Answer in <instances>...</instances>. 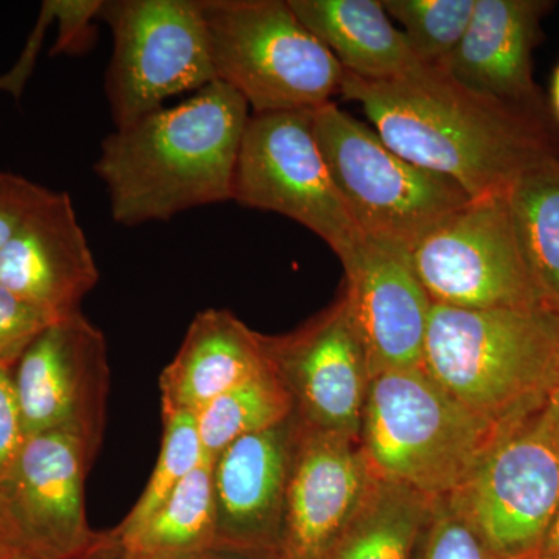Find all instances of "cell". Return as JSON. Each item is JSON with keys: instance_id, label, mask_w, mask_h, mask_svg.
I'll use <instances>...</instances> for the list:
<instances>
[{"instance_id": "obj_1", "label": "cell", "mask_w": 559, "mask_h": 559, "mask_svg": "<svg viewBox=\"0 0 559 559\" xmlns=\"http://www.w3.org/2000/svg\"><path fill=\"white\" fill-rule=\"evenodd\" d=\"M340 94L362 106L385 145L471 200L509 193L522 173L555 156L533 112L477 94L439 66L382 81L345 73Z\"/></svg>"}, {"instance_id": "obj_2", "label": "cell", "mask_w": 559, "mask_h": 559, "mask_svg": "<svg viewBox=\"0 0 559 559\" xmlns=\"http://www.w3.org/2000/svg\"><path fill=\"white\" fill-rule=\"evenodd\" d=\"M249 119L245 98L213 81L189 100L114 131L94 165L112 219L140 226L231 201Z\"/></svg>"}, {"instance_id": "obj_3", "label": "cell", "mask_w": 559, "mask_h": 559, "mask_svg": "<svg viewBox=\"0 0 559 559\" xmlns=\"http://www.w3.org/2000/svg\"><path fill=\"white\" fill-rule=\"evenodd\" d=\"M421 367L474 414L510 428L559 384V319L544 310L432 305Z\"/></svg>"}, {"instance_id": "obj_4", "label": "cell", "mask_w": 559, "mask_h": 559, "mask_svg": "<svg viewBox=\"0 0 559 559\" xmlns=\"http://www.w3.org/2000/svg\"><path fill=\"white\" fill-rule=\"evenodd\" d=\"M503 430L415 367L371 377L359 443L378 480L447 498Z\"/></svg>"}, {"instance_id": "obj_5", "label": "cell", "mask_w": 559, "mask_h": 559, "mask_svg": "<svg viewBox=\"0 0 559 559\" xmlns=\"http://www.w3.org/2000/svg\"><path fill=\"white\" fill-rule=\"evenodd\" d=\"M216 81L253 114L318 109L340 94L344 69L288 0H201Z\"/></svg>"}, {"instance_id": "obj_6", "label": "cell", "mask_w": 559, "mask_h": 559, "mask_svg": "<svg viewBox=\"0 0 559 559\" xmlns=\"http://www.w3.org/2000/svg\"><path fill=\"white\" fill-rule=\"evenodd\" d=\"M331 178L360 234L411 250L471 198L447 176L404 159L333 102L312 110Z\"/></svg>"}, {"instance_id": "obj_7", "label": "cell", "mask_w": 559, "mask_h": 559, "mask_svg": "<svg viewBox=\"0 0 559 559\" xmlns=\"http://www.w3.org/2000/svg\"><path fill=\"white\" fill-rule=\"evenodd\" d=\"M498 559H538L559 510V419L549 404L500 433L447 496Z\"/></svg>"}, {"instance_id": "obj_8", "label": "cell", "mask_w": 559, "mask_h": 559, "mask_svg": "<svg viewBox=\"0 0 559 559\" xmlns=\"http://www.w3.org/2000/svg\"><path fill=\"white\" fill-rule=\"evenodd\" d=\"M100 20L114 40L105 91L116 130L216 81L201 0H108Z\"/></svg>"}, {"instance_id": "obj_9", "label": "cell", "mask_w": 559, "mask_h": 559, "mask_svg": "<svg viewBox=\"0 0 559 559\" xmlns=\"http://www.w3.org/2000/svg\"><path fill=\"white\" fill-rule=\"evenodd\" d=\"M312 110L252 114L235 168L231 201L296 221L348 259L364 240L314 134Z\"/></svg>"}, {"instance_id": "obj_10", "label": "cell", "mask_w": 559, "mask_h": 559, "mask_svg": "<svg viewBox=\"0 0 559 559\" xmlns=\"http://www.w3.org/2000/svg\"><path fill=\"white\" fill-rule=\"evenodd\" d=\"M433 305L459 310H540L506 194L471 200L409 250Z\"/></svg>"}, {"instance_id": "obj_11", "label": "cell", "mask_w": 559, "mask_h": 559, "mask_svg": "<svg viewBox=\"0 0 559 559\" xmlns=\"http://www.w3.org/2000/svg\"><path fill=\"white\" fill-rule=\"evenodd\" d=\"M98 450L68 429L25 439L0 480V518L11 549L38 559H76L94 543L84 487Z\"/></svg>"}, {"instance_id": "obj_12", "label": "cell", "mask_w": 559, "mask_h": 559, "mask_svg": "<svg viewBox=\"0 0 559 559\" xmlns=\"http://www.w3.org/2000/svg\"><path fill=\"white\" fill-rule=\"evenodd\" d=\"M109 382L102 331L81 311L55 320L13 367L25 436L68 429L100 447Z\"/></svg>"}, {"instance_id": "obj_13", "label": "cell", "mask_w": 559, "mask_h": 559, "mask_svg": "<svg viewBox=\"0 0 559 559\" xmlns=\"http://www.w3.org/2000/svg\"><path fill=\"white\" fill-rule=\"evenodd\" d=\"M305 428L359 439L371 370L344 297L283 336H264Z\"/></svg>"}, {"instance_id": "obj_14", "label": "cell", "mask_w": 559, "mask_h": 559, "mask_svg": "<svg viewBox=\"0 0 559 559\" xmlns=\"http://www.w3.org/2000/svg\"><path fill=\"white\" fill-rule=\"evenodd\" d=\"M377 480L359 439L305 428L296 419L278 559L322 558Z\"/></svg>"}, {"instance_id": "obj_15", "label": "cell", "mask_w": 559, "mask_h": 559, "mask_svg": "<svg viewBox=\"0 0 559 559\" xmlns=\"http://www.w3.org/2000/svg\"><path fill=\"white\" fill-rule=\"evenodd\" d=\"M344 297L371 377L421 367L432 300L411 263L409 250L364 237L342 261Z\"/></svg>"}, {"instance_id": "obj_16", "label": "cell", "mask_w": 559, "mask_h": 559, "mask_svg": "<svg viewBox=\"0 0 559 559\" xmlns=\"http://www.w3.org/2000/svg\"><path fill=\"white\" fill-rule=\"evenodd\" d=\"M294 439L293 415L213 460L216 547L278 558Z\"/></svg>"}, {"instance_id": "obj_17", "label": "cell", "mask_w": 559, "mask_h": 559, "mask_svg": "<svg viewBox=\"0 0 559 559\" xmlns=\"http://www.w3.org/2000/svg\"><path fill=\"white\" fill-rule=\"evenodd\" d=\"M100 280L68 191H51L0 250V283L55 318L80 311Z\"/></svg>"}, {"instance_id": "obj_18", "label": "cell", "mask_w": 559, "mask_h": 559, "mask_svg": "<svg viewBox=\"0 0 559 559\" xmlns=\"http://www.w3.org/2000/svg\"><path fill=\"white\" fill-rule=\"evenodd\" d=\"M550 3L539 0H476L465 36L439 66L468 90L535 112L532 51Z\"/></svg>"}, {"instance_id": "obj_19", "label": "cell", "mask_w": 559, "mask_h": 559, "mask_svg": "<svg viewBox=\"0 0 559 559\" xmlns=\"http://www.w3.org/2000/svg\"><path fill=\"white\" fill-rule=\"evenodd\" d=\"M272 366L264 334L227 310L201 311L162 371V414L197 415L213 400Z\"/></svg>"}, {"instance_id": "obj_20", "label": "cell", "mask_w": 559, "mask_h": 559, "mask_svg": "<svg viewBox=\"0 0 559 559\" xmlns=\"http://www.w3.org/2000/svg\"><path fill=\"white\" fill-rule=\"evenodd\" d=\"M308 32L348 75L395 79L421 64L380 0H288Z\"/></svg>"}, {"instance_id": "obj_21", "label": "cell", "mask_w": 559, "mask_h": 559, "mask_svg": "<svg viewBox=\"0 0 559 559\" xmlns=\"http://www.w3.org/2000/svg\"><path fill=\"white\" fill-rule=\"evenodd\" d=\"M507 198L540 310L559 319V157L522 173Z\"/></svg>"}, {"instance_id": "obj_22", "label": "cell", "mask_w": 559, "mask_h": 559, "mask_svg": "<svg viewBox=\"0 0 559 559\" xmlns=\"http://www.w3.org/2000/svg\"><path fill=\"white\" fill-rule=\"evenodd\" d=\"M377 480L348 527L320 559H415L436 500Z\"/></svg>"}, {"instance_id": "obj_23", "label": "cell", "mask_w": 559, "mask_h": 559, "mask_svg": "<svg viewBox=\"0 0 559 559\" xmlns=\"http://www.w3.org/2000/svg\"><path fill=\"white\" fill-rule=\"evenodd\" d=\"M117 538L153 559H198L215 549L213 462L204 460L138 532Z\"/></svg>"}, {"instance_id": "obj_24", "label": "cell", "mask_w": 559, "mask_h": 559, "mask_svg": "<svg viewBox=\"0 0 559 559\" xmlns=\"http://www.w3.org/2000/svg\"><path fill=\"white\" fill-rule=\"evenodd\" d=\"M293 414V396L271 366L198 412L205 459L213 462L234 441L277 426Z\"/></svg>"}, {"instance_id": "obj_25", "label": "cell", "mask_w": 559, "mask_h": 559, "mask_svg": "<svg viewBox=\"0 0 559 559\" xmlns=\"http://www.w3.org/2000/svg\"><path fill=\"white\" fill-rule=\"evenodd\" d=\"M164 418V437L159 459L154 466L146 488L132 507L128 516L112 528L120 538H128L132 533L148 522L150 518L167 502L175 489L204 462L197 415L190 412H171L162 414Z\"/></svg>"}, {"instance_id": "obj_26", "label": "cell", "mask_w": 559, "mask_h": 559, "mask_svg": "<svg viewBox=\"0 0 559 559\" xmlns=\"http://www.w3.org/2000/svg\"><path fill=\"white\" fill-rule=\"evenodd\" d=\"M421 64L441 66L468 31L476 0H382Z\"/></svg>"}, {"instance_id": "obj_27", "label": "cell", "mask_w": 559, "mask_h": 559, "mask_svg": "<svg viewBox=\"0 0 559 559\" xmlns=\"http://www.w3.org/2000/svg\"><path fill=\"white\" fill-rule=\"evenodd\" d=\"M415 559H498L448 498H439Z\"/></svg>"}, {"instance_id": "obj_28", "label": "cell", "mask_w": 559, "mask_h": 559, "mask_svg": "<svg viewBox=\"0 0 559 559\" xmlns=\"http://www.w3.org/2000/svg\"><path fill=\"white\" fill-rule=\"evenodd\" d=\"M61 318L22 299L0 283V366L13 369L22 353Z\"/></svg>"}, {"instance_id": "obj_29", "label": "cell", "mask_w": 559, "mask_h": 559, "mask_svg": "<svg viewBox=\"0 0 559 559\" xmlns=\"http://www.w3.org/2000/svg\"><path fill=\"white\" fill-rule=\"evenodd\" d=\"M58 36L51 55H80L92 44V21L100 17L103 0H50Z\"/></svg>"}, {"instance_id": "obj_30", "label": "cell", "mask_w": 559, "mask_h": 559, "mask_svg": "<svg viewBox=\"0 0 559 559\" xmlns=\"http://www.w3.org/2000/svg\"><path fill=\"white\" fill-rule=\"evenodd\" d=\"M49 193V189L24 176L0 171V250Z\"/></svg>"}, {"instance_id": "obj_31", "label": "cell", "mask_w": 559, "mask_h": 559, "mask_svg": "<svg viewBox=\"0 0 559 559\" xmlns=\"http://www.w3.org/2000/svg\"><path fill=\"white\" fill-rule=\"evenodd\" d=\"M20 404L13 384V369L0 366V480L24 444Z\"/></svg>"}, {"instance_id": "obj_32", "label": "cell", "mask_w": 559, "mask_h": 559, "mask_svg": "<svg viewBox=\"0 0 559 559\" xmlns=\"http://www.w3.org/2000/svg\"><path fill=\"white\" fill-rule=\"evenodd\" d=\"M53 22L55 16L50 0H46L43 3V9H40L35 31H33L31 38H28L27 47H25L20 61H17L13 70L0 76V91L9 92L11 97L14 98L21 97L25 83H27L28 76L32 75L33 69H35L36 57H38L40 46H43L44 33Z\"/></svg>"}, {"instance_id": "obj_33", "label": "cell", "mask_w": 559, "mask_h": 559, "mask_svg": "<svg viewBox=\"0 0 559 559\" xmlns=\"http://www.w3.org/2000/svg\"><path fill=\"white\" fill-rule=\"evenodd\" d=\"M76 559H153L121 543L112 530L97 533L94 543Z\"/></svg>"}, {"instance_id": "obj_34", "label": "cell", "mask_w": 559, "mask_h": 559, "mask_svg": "<svg viewBox=\"0 0 559 559\" xmlns=\"http://www.w3.org/2000/svg\"><path fill=\"white\" fill-rule=\"evenodd\" d=\"M198 559H278L275 557H266V555L248 554V551L223 549V547H215V549L207 551Z\"/></svg>"}, {"instance_id": "obj_35", "label": "cell", "mask_w": 559, "mask_h": 559, "mask_svg": "<svg viewBox=\"0 0 559 559\" xmlns=\"http://www.w3.org/2000/svg\"><path fill=\"white\" fill-rule=\"evenodd\" d=\"M557 554H559V510L555 514L554 521H551L549 532H547L546 539H544L543 551H540V555Z\"/></svg>"}, {"instance_id": "obj_36", "label": "cell", "mask_w": 559, "mask_h": 559, "mask_svg": "<svg viewBox=\"0 0 559 559\" xmlns=\"http://www.w3.org/2000/svg\"><path fill=\"white\" fill-rule=\"evenodd\" d=\"M551 100H554V108L557 110L559 119V64L555 70L554 81H551Z\"/></svg>"}, {"instance_id": "obj_37", "label": "cell", "mask_w": 559, "mask_h": 559, "mask_svg": "<svg viewBox=\"0 0 559 559\" xmlns=\"http://www.w3.org/2000/svg\"><path fill=\"white\" fill-rule=\"evenodd\" d=\"M11 550L9 536H7L5 527H3L2 518H0V559L5 557Z\"/></svg>"}, {"instance_id": "obj_38", "label": "cell", "mask_w": 559, "mask_h": 559, "mask_svg": "<svg viewBox=\"0 0 559 559\" xmlns=\"http://www.w3.org/2000/svg\"><path fill=\"white\" fill-rule=\"evenodd\" d=\"M547 404H549L550 411L554 412L555 417L559 419V384L549 393Z\"/></svg>"}, {"instance_id": "obj_39", "label": "cell", "mask_w": 559, "mask_h": 559, "mask_svg": "<svg viewBox=\"0 0 559 559\" xmlns=\"http://www.w3.org/2000/svg\"><path fill=\"white\" fill-rule=\"evenodd\" d=\"M2 559H38L16 549H11Z\"/></svg>"}, {"instance_id": "obj_40", "label": "cell", "mask_w": 559, "mask_h": 559, "mask_svg": "<svg viewBox=\"0 0 559 559\" xmlns=\"http://www.w3.org/2000/svg\"><path fill=\"white\" fill-rule=\"evenodd\" d=\"M538 559H559V554L557 555H540Z\"/></svg>"}]
</instances>
